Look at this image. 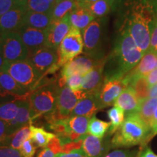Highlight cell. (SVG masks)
<instances>
[{
    "label": "cell",
    "mask_w": 157,
    "mask_h": 157,
    "mask_svg": "<svg viewBox=\"0 0 157 157\" xmlns=\"http://www.w3.org/2000/svg\"><path fill=\"white\" fill-rule=\"evenodd\" d=\"M143 56L144 53L137 48L128 29H124L111 54L105 60L104 79L122 78L139 63Z\"/></svg>",
    "instance_id": "1"
},
{
    "label": "cell",
    "mask_w": 157,
    "mask_h": 157,
    "mask_svg": "<svg viewBox=\"0 0 157 157\" xmlns=\"http://www.w3.org/2000/svg\"><path fill=\"white\" fill-rule=\"evenodd\" d=\"M156 18L151 5L147 0H141L133 7L128 19L126 28L137 48L144 54L150 48L151 35Z\"/></svg>",
    "instance_id": "2"
},
{
    "label": "cell",
    "mask_w": 157,
    "mask_h": 157,
    "mask_svg": "<svg viewBox=\"0 0 157 157\" xmlns=\"http://www.w3.org/2000/svg\"><path fill=\"white\" fill-rule=\"evenodd\" d=\"M151 128L137 113L127 114L121 126L117 129L111 140V148L131 147L145 144L150 140Z\"/></svg>",
    "instance_id": "3"
},
{
    "label": "cell",
    "mask_w": 157,
    "mask_h": 157,
    "mask_svg": "<svg viewBox=\"0 0 157 157\" xmlns=\"http://www.w3.org/2000/svg\"><path fill=\"white\" fill-rule=\"evenodd\" d=\"M60 86L48 84L31 92L29 101L31 106V121L42 115H48L56 111L57 99Z\"/></svg>",
    "instance_id": "4"
},
{
    "label": "cell",
    "mask_w": 157,
    "mask_h": 157,
    "mask_svg": "<svg viewBox=\"0 0 157 157\" xmlns=\"http://www.w3.org/2000/svg\"><path fill=\"white\" fill-rule=\"evenodd\" d=\"M4 70L10 74L14 79L26 89L32 92L41 86L43 76L28 60L7 63Z\"/></svg>",
    "instance_id": "5"
},
{
    "label": "cell",
    "mask_w": 157,
    "mask_h": 157,
    "mask_svg": "<svg viewBox=\"0 0 157 157\" xmlns=\"http://www.w3.org/2000/svg\"><path fill=\"white\" fill-rule=\"evenodd\" d=\"M103 21L96 18L82 32L83 39V52L85 56L95 60H101L103 35Z\"/></svg>",
    "instance_id": "6"
},
{
    "label": "cell",
    "mask_w": 157,
    "mask_h": 157,
    "mask_svg": "<svg viewBox=\"0 0 157 157\" xmlns=\"http://www.w3.org/2000/svg\"><path fill=\"white\" fill-rule=\"evenodd\" d=\"M84 43L81 31L71 26L58 49V68L83 52Z\"/></svg>",
    "instance_id": "7"
},
{
    "label": "cell",
    "mask_w": 157,
    "mask_h": 157,
    "mask_svg": "<svg viewBox=\"0 0 157 157\" xmlns=\"http://www.w3.org/2000/svg\"><path fill=\"white\" fill-rule=\"evenodd\" d=\"M1 48L7 63L24 60L28 58L29 52L17 31L0 34Z\"/></svg>",
    "instance_id": "8"
},
{
    "label": "cell",
    "mask_w": 157,
    "mask_h": 157,
    "mask_svg": "<svg viewBox=\"0 0 157 157\" xmlns=\"http://www.w3.org/2000/svg\"><path fill=\"white\" fill-rule=\"evenodd\" d=\"M27 60L43 76L52 74L58 69V51L44 47L29 55Z\"/></svg>",
    "instance_id": "9"
},
{
    "label": "cell",
    "mask_w": 157,
    "mask_h": 157,
    "mask_svg": "<svg viewBox=\"0 0 157 157\" xmlns=\"http://www.w3.org/2000/svg\"><path fill=\"white\" fill-rule=\"evenodd\" d=\"M87 95L88 93L82 90L74 91L66 85L60 87L56 106V111L59 117L61 119L70 117L71 113L78 102Z\"/></svg>",
    "instance_id": "10"
},
{
    "label": "cell",
    "mask_w": 157,
    "mask_h": 157,
    "mask_svg": "<svg viewBox=\"0 0 157 157\" xmlns=\"http://www.w3.org/2000/svg\"><path fill=\"white\" fill-rule=\"evenodd\" d=\"M127 87L122 78L104 79L101 87L95 95L101 110L113 105L117 98Z\"/></svg>",
    "instance_id": "11"
},
{
    "label": "cell",
    "mask_w": 157,
    "mask_h": 157,
    "mask_svg": "<svg viewBox=\"0 0 157 157\" xmlns=\"http://www.w3.org/2000/svg\"><path fill=\"white\" fill-rule=\"evenodd\" d=\"M98 60L84 55L82 56H78L68 62L62 67L58 81L59 86L63 87L66 85V79L73 75L79 74L84 76L94 67Z\"/></svg>",
    "instance_id": "12"
},
{
    "label": "cell",
    "mask_w": 157,
    "mask_h": 157,
    "mask_svg": "<svg viewBox=\"0 0 157 157\" xmlns=\"http://www.w3.org/2000/svg\"><path fill=\"white\" fill-rule=\"evenodd\" d=\"M24 43L29 54L34 52L39 49L47 47L48 41V29L40 30L27 25H22L17 31Z\"/></svg>",
    "instance_id": "13"
},
{
    "label": "cell",
    "mask_w": 157,
    "mask_h": 157,
    "mask_svg": "<svg viewBox=\"0 0 157 157\" xmlns=\"http://www.w3.org/2000/svg\"><path fill=\"white\" fill-rule=\"evenodd\" d=\"M71 29L70 15L61 20L52 21L48 29L47 47L55 50H58L60 43Z\"/></svg>",
    "instance_id": "14"
},
{
    "label": "cell",
    "mask_w": 157,
    "mask_h": 157,
    "mask_svg": "<svg viewBox=\"0 0 157 157\" xmlns=\"http://www.w3.org/2000/svg\"><path fill=\"white\" fill-rule=\"evenodd\" d=\"M105 60H98L94 67L83 76L82 90L88 94L95 95L101 87L104 81V66Z\"/></svg>",
    "instance_id": "15"
},
{
    "label": "cell",
    "mask_w": 157,
    "mask_h": 157,
    "mask_svg": "<svg viewBox=\"0 0 157 157\" xmlns=\"http://www.w3.org/2000/svg\"><path fill=\"white\" fill-rule=\"evenodd\" d=\"M23 7L10 10L0 17V34L17 31L23 25V17L26 13Z\"/></svg>",
    "instance_id": "16"
},
{
    "label": "cell",
    "mask_w": 157,
    "mask_h": 157,
    "mask_svg": "<svg viewBox=\"0 0 157 157\" xmlns=\"http://www.w3.org/2000/svg\"><path fill=\"white\" fill-rule=\"evenodd\" d=\"M111 148V142L108 143L101 137L87 135L82 142L81 149L87 157H103Z\"/></svg>",
    "instance_id": "17"
},
{
    "label": "cell",
    "mask_w": 157,
    "mask_h": 157,
    "mask_svg": "<svg viewBox=\"0 0 157 157\" xmlns=\"http://www.w3.org/2000/svg\"><path fill=\"white\" fill-rule=\"evenodd\" d=\"M31 106L29 98L20 100L19 108L17 116L13 121L8 123V135H13L25 125L31 124Z\"/></svg>",
    "instance_id": "18"
},
{
    "label": "cell",
    "mask_w": 157,
    "mask_h": 157,
    "mask_svg": "<svg viewBox=\"0 0 157 157\" xmlns=\"http://www.w3.org/2000/svg\"><path fill=\"white\" fill-rule=\"evenodd\" d=\"M99 110L101 109L96 100L95 95L93 94H88L86 97L78 102L70 117L82 116L91 119L92 117H95Z\"/></svg>",
    "instance_id": "19"
},
{
    "label": "cell",
    "mask_w": 157,
    "mask_h": 157,
    "mask_svg": "<svg viewBox=\"0 0 157 157\" xmlns=\"http://www.w3.org/2000/svg\"><path fill=\"white\" fill-rule=\"evenodd\" d=\"M0 85L7 93L18 99L28 98L31 92L20 85L5 70L0 71Z\"/></svg>",
    "instance_id": "20"
},
{
    "label": "cell",
    "mask_w": 157,
    "mask_h": 157,
    "mask_svg": "<svg viewBox=\"0 0 157 157\" xmlns=\"http://www.w3.org/2000/svg\"><path fill=\"white\" fill-rule=\"evenodd\" d=\"M113 105L114 106L120 108L124 113L128 114L131 113H137L140 108V103L137 100L132 90L127 87L117 98Z\"/></svg>",
    "instance_id": "21"
},
{
    "label": "cell",
    "mask_w": 157,
    "mask_h": 157,
    "mask_svg": "<svg viewBox=\"0 0 157 157\" xmlns=\"http://www.w3.org/2000/svg\"><path fill=\"white\" fill-rule=\"evenodd\" d=\"M52 22V15L48 13L27 11L23 17V25L40 30H47Z\"/></svg>",
    "instance_id": "22"
},
{
    "label": "cell",
    "mask_w": 157,
    "mask_h": 157,
    "mask_svg": "<svg viewBox=\"0 0 157 157\" xmlns=\"http://www.w3.org/2000/svg\"><path fill=\"white\" fill-rule=\"evenodd\" d=\"M90 119L89 118L82 117V116H75V117L68 118V126L72 133V141L84 140V137L87 135Z\"/></svg>",
    "instance_id": "23"
},
{
    "label": "cell",
    "mask_w": 157,
    "mask_h": 157,
    "mask_svg": "<svg viewBox=\"0 0 157 157\" xmlns=\"http://www.w3.org/2000/svg\"><path fill=\"white\" fill-rule=\"evenodd\" d=\"M95 17L87 7H78L70 14V21L72 27L82 32L95 20Z\"/></svg>",
    "instance_id": "24"
},
{
    "label": "cell",
    "mask_w": 157,
    "mask_h": 157,
    "mask_svg": "<svg viewBox=\"0 0 157 157\" xmlns=\"http://www.w3.org/2000/svg\"><path fill=\"white\" fill-rule=\"evenodd\" d=\"M157 53L148 50L137 65L130 72L132 74L137 76H146L151 71L156 68Z\"/></svg>",
    "instance_id": "25"
},
{
    "label": "cell",
    "mask_w": 157,
    "mask_h": 157,
    "mask_svg": "<svg viewBox=\"0 0 157 157\" xmlns=\"http://www.w3.org/2000/svg\"><path fill=\"white\" fill-rule=\"evenodd\" d=\"M29 125L31 129L30 138L37 148H45L48 146V143L56 137L53 133L47 132L42 127H35L32 124H29Z\"/></svg>",
    "instance_id": "26"
},
{
    "label": "cell",
    "mask_w": 157,
    "mask_h": 157,
    "mask_svg": "<svg viewBox=\"0 0 157 157\" xmlns=\"http://www.w3.org/2000/svg\"><path fill=\"white\" fill-rule=\"evenodd\" d=\"M77 7L78 5L76 0H63L56 3L51 13L52 21H59L69 15Z\"/></svg>",
    "instance_id": "27"
},
{
    "label": "cell",
    "mask_w": 157,
    "mask_h": 157,
    "mask_svg": "<svg viewBox=\"0 0 157 157\" xmlns=\"http://www.w3.org/2000/svg\"><path fill=\"white\" fill-rule=\"evenodd\" d=\"M31 137V129L30 125L26 124L22 128L16 131L13 135L7 137L2 145L8 146L11 148L19 150L23 143L30 138Z\"/></svg>",
    "instance_id": "28"
},
{
    "label": "cell",
    "mask_w": 157,
    "mask_h": 157,
    "mask_svg": "<svg viewBox=\"0 0 157 157\" xmlns=\"http://www.w3.org/2000/svg\"><path fill=\"white\" fill-rule=\"evenodd\" d=\"M157 108V98H148L140 103L138 113L141 119L151 128V121Z\"/></svg>",
    "instance_id": "29"
},
{
    "label": "cell",
    "mask_w": 157,
    "mask_h": 157,
    "mask_svg": "<svg viewBox=\"0 0 157 157\" xmlns=\"http://www.w3.org/2000/svg\"><path fill=\"white\" fill-rule=\"evenodd\" d=\"M19 102L20 100H14L0 103V119L7 123L13 121L18 111Z\"/></svg>",
    "instance_id": "30"
},
{
    "label": "cell",
    "mask_w": 157,
    "mask_h": 157,
    "mask_svg": "<svg viewBox=\"0 0 157 157\" xmlns=\"http://www.w3.org/2000/svg\"><path fill=\"white\" fill-rule=\"evenodd\" d=\"M111 124L107 121L101 120L95 117L90 119L87 133L98 137L103 138L106 132L109 130Z\"/></svg>",
    "instance_id": "31"
},
{
    "label": "cell",
    "mask_w": 157,
    "mask_h": 157,
    "mask_svg": "<svg viewBox=\"0 0 157 157\" xmlns=\"http://www.w3.org/2000/svg\"><path fill=\"white\" fill-rule=\"evenodd\" d=\"M108 117L110 120V127L109 134V135L113 134L117 131L122 124L125 119L124 111L120 108L117 106H113L108 111Z\"/></svg>",
    "instance_id": "32"
},
{
    "label": "cell",
    "mask_w": 157,
    "mask_h": 157,
    "mask_svg": "<svg viewBox=\"0 0 157 157\" xmlns=\"http://www.w3.org/2000/svg\"><path fill=\"white\" fill-rule=\"evenodd\" d=\"M24 7L26 11L51 14L54 5L48 0H25Z\"/></svg>",
    "instance_id": "33"
},
{
    "label": "cell",
    "mask_w": 157,
    "mask_h": 157,
    "mask_svg": "<svg viewBox=\"0 0 157 157\" xmlns=\"http://www.w3.org/2000/svg\"><path fill=\"white\" fill-rule=\"evenodd\" d=\"M112 5L107 0H98L88 6L87 8L93 15L95 18H103L109 14Z\"/></svg>",
    "instance_id": "34"
},
{
    "label": "cell",
    "mask_w": 157,
    "mask_h": 157,
    "mask_svg": "<svg viewBox=\"0 0 157 157\" xmlns=\"http://www.w3.org/2000/svg\"><path fill=\"white\" fill-rule=\"evenodd\" d=\"M25 0H0V17L11 10L24 7Z\"/></svg>",
    "instance_id": "35"
},
{
    "label": "cell",
    "mask_w": 157,
    "mask_h": 157,
    "mask_svg": "<svg viewBox=\"0 0 157 157\" xmlns=\"http://www.w3.org/2000/svg\"><path fill=\"white\" fill-rule=\"evenodd\" d=\"M31 138L25 140L19 149L22 157H34L36 151V146Z\"/></svg>",
    "instance_id": "36"
},
{
    "label": "cell",
    "mask_w": 157,
    "mask_h": 157,
    "mask_svg": "<svg viewBox=\"0 0 157 157\" xmlns=\"http://www.w3.org/2000/svg\"><path fill=\"white\" fill-rule=\"evenodd\" d=\"M82 82H83V76L76 74L70 76L66 79V85L74 91H78L82 90Z\"/></svg>",
    "instance_id": "37"
},
{
    "label": "cell",
    "mask_w": 157,
    "mask_h": 157,
    "mask_svg": "<svg viewBox=\"0 0 157 157\" xmlns=\"http://www.w3.org/2000/svg\"><path fill=\"white\" fill-rule=\"evenodd\" d=\"M0 157H22V156L17 149L5 145H0Z\"/></svg>",
    "instance_id": "38"
},
{
    "label": "cell",
    "mask_w": 157,
    "mask_h": 157,
    "mask_svg": "<svg viewBox=\"0 0 157 157\" xmlns=\"http://www.w3.org/2000/svg\"><path fill=\"white\" fill-rule=\"evenodd\" d=\"M103 157H135V152L128 150H114L113 151L108 152Z\"/></svg>",
    "instance_id": "39"
},
{
    "label": "cell",
    "mask_w": 157,
    "mask_h": 157,
    "mask_svg": "<svg viewBox=\"0 0 157 157\" xmlns=\"http://www.w3.org/2000/svg\"><path fill=\"white\" fill-rule=\"evenodd\" d=\"M149 50H152L157 53V17L153 26L151 35V41H150V48Z\"/></svg>",
    "instance_id": "40"
},
{
    "label": "cell",
    "mask_w": 157,
    "mask_h": 157,
    "mask_svg": "<svg viewBox=\"0 0 157 157\" xmlns=\"http://www.w3.org/2000/svg\"><path fill=\"white\" fill-rule=\"evenodd\" d=\"M8 136V123L0 119V145L3 144Z\"/></svg>",
    "instance_id": "41"
},
{
    "label": "cell",
    "mask_w": 157,
    "mask_h": 157,
    "mask_svg": "<svg viewBox=\"0 0 157 157\" xmlns=\"http://www.w3.org/2000/svg\"><path fill=\"white\" fill-rule=\"evenodd\" d=\"M55 157H87L81 148L76 149L68 153H59Z\"/></svg>",
    "instance_id": "42"
},
{
    "label": "cell",
    "mask_w": 157,
    "mask_h": 157,
    "mask_svg": "<svg viewBox=\"0 0 157 157\" xmlns=\"http://www.w3.org/2000/svg\"><path fill=\"white\" fill-rule=\"evenodd\" d=\"M14 100H22V99H18L15 96L10 95L8 93L5 91V90H3V88L0 85V103H5V102L7 101H14Z\"/></svg>",
    "instance_id": "43"
},
{
    "label": "cell",
    "mask_w": 157,
    "mask_h": 157,
    "mask_svg": "<svg viewBox=\"0 0 157 157\" xmlns=\"http://www.w3.org/2000/svg\"><path fill=\"white\" fill-rule=\"evenodd\" d=\"M147 80H148V84L150 87L157 84V67L155 68L154 70L149 73L146 76Z\"/></svg>",
    "instance_id": "44"
},
{
    "label": "cell",
    "mask_w": 157,
    "mask_h": 157,
    "mask_svg": "<svg viewBox=\"0 0 157 157\" xmlns=\"http://www.w3.org/2000/svg\"><path fill=\"white\" fill-rule=\"evenodd\" d=\"M56 154L52 151L48 147H45L37 154L36 157H55Z\"/></svg>",
    "instance_id": "45"
},
{
    "label": "cell",
    "mask_w": 157,
    "mask_h": 157,
    "mask_svg": "<svg viewBox=\"0 0 157 157\" xmlns=\"http://www.w3.org/2000/svg\"><path fill=\"white\" fill-rule=\"evenodd\" d=\"M139 157H157V155L148 147H146L143 151L140 152Z\"/></svg>",
    "instance_id": "46"
},
{
    "label": "cell",
    "mask_w": 157,
    "mask_h": 157,
    "mask_svg": "<svg viewBox=\"0 0 157 157\" xmlns=\"http://www.w3.org/2000/svg\"><path fill=\"white\" fill-rule=\"evenodd\" d=\"M78 7H87L92 4L97 2L98 0H76Z\"/></svg>",
    "instance_id": "47"
},
{
    "label": "cell",
    "mask_w": 157,
    "mask_h": 157,
    "mask_svg": "<svg viewBox=\"0 0 157 157\" xmlns=\"http://www.w3.org/2000/svg\"><path fill=\"white\" fill-rule=\"evenodd\" d=\"M6 63H7V62H6L5 59L4 58L2 50V48L0 46V71L4 70Z\"/></svg>",
    "instance_id": "48"
},
{
    "label": "cell",
    "mask_w": 157,
    "mask_h": 157,
    "mask_svg": "<svg viewBox=\"0 0 157 157\" xmlns=\"http://www.w3.org/2000/svg\"><path fill=\"white\" fill-rule=\"evenodd\" d=\"M149 98H157V84L150 88Z\"/></svg>",
    "instance_id": "49"
},
{
    "label": "cell",
    "mask_w": 157,
    "mask_h": 157,
    "mask_svg": "<svg viewBox=\"0 0 157 157\" xmlns=\"http://www.w3.org/2000/svg\"><path fill=\"white\" fill-rule=\"evenodd\" d=\"M157 134V124L154 125L151 128V134L150 136H149V139L151 138L152 137H154V135H156Z\"/></svg>",
    "instance_id": "50"
},
{
    "label": "cell",
    "mask_w": 157,
    "mask_h": 157,
    "mask_svg": "<svg viewBox=\"0 0 157 157\" xmlns=\"http://www.w3.org/2000/svg\"><path fill=\"white\" fill-rule=\"evenodd\" d=\"M156 124H157V108L156 111H155L154 116H153L151 121V128L154 125Z\"/></svg>",
    "instance_id": "51"
},
{
    "label": "cell",
    "mask_w": 157,
    "mask_h": 157,
    "mask_svg": "<svg viewBox=\"0 0 157 157\" xmlns=\"http://www.w3.org/2000/svg\"><path fill=\"white\" fill-rule=\"evenodd\" d=\"M107 1L109 2L111 4V5L113 6V4H114V2H115L116 1H117V0H107Z\"/></svg>",
    "instance_id": "52"
},
{
    "label": "cell",
    "mask_w": 157,
    "mask_h": 157,
    "mask_svg": "<svg viewBox=\"0 0 157 157\" xmlns=\"http://www.w3.org/2000/svg\"><path fill=\"white\" fill-rule=\"evenodd\" d=\"M49 2H50L52 4V5H56V0H48Z\"/></svg>",
    "instance_id": "53"
},
{
    "label": "cell",
    "mask_w": 157,
    "mask_h": 157,
    "mask_svg": "<svg viewBox=\"0 0 157 157\" xmlns=\"http://www.w3.org/2000/svg\"><path fill=\"white\" fill-rule=\"evenodd\" d=\"M63 1V0H56V4L58 3V2H60Z\"/></svg>",
    "instance_id": "54"
},
{
    "label": "cell",
    "mask_w": 157,
    "mask_h": 157,
    "mask_svg": "<svg viewBox=\"0 0 157 157\" xmlns=\"http://www.w3.org/2000/svg\"><path fill=\"white\" fill-rule=\"evenodd\" d=\"M0 46H1V38H0Z\"/></svg>",
    "instance_id": "55"
}]
</instances>
